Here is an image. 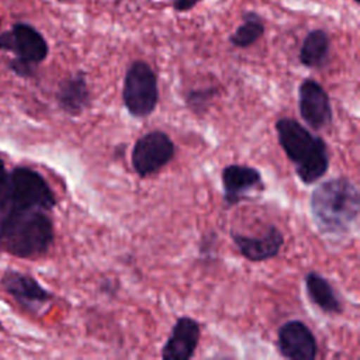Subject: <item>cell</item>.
Here are the masks:
<instances>
[{"mask_svg":"<svg viewBox=\"0 0 360 360\" xmlns=\"http://www.w3.org/2000/svg\"><path fill=\"white\" fill-rule=\"evenodd\" d=\"M122 104L134 118L149 117L159 103L158 76L145 60H134L124 76Z\"/></svg>","mask_w":360,"mask_h":360,"instance_id":"cell-5","label":"cell"},{"mask_svg":"<svg viewBox=\"0 0 360 360\" xmlns=\"http://www.w3.org/2000/svg\"><path fill=\"white\" fill-rule=\"evenodd\" d=\"M1 284L20 305L31 312H39L53 298L52 292L44 288L34 277L15 270L6 271Z\"/></svg>","mask_w":360,"mask_h":360,"instance_id":"cell-10","label":"cell"},{"mask_svg":"<svg viewBox=\"0 0 360 360\" xmlns=\"http://www.w3.org/2000/svg\"><path fill=\"white\" fill-rule=\"evenodd\" d=\"M90 89L83 72H76L65 77L58 86L56 103L68 115L77 117L83 114V111L90 105Z\"/></svg>","mask_w":360,"mask_h":360,"instance_id":"cell-13","label":"cell"},{"mask_svg":"<svg viewBox=\"0 0 360 360\" xmlns=\"http://www.w3.org/2000/svg\"><path fill=\"white\" fill-rule=\"evenodd\" d=\"M0 49L15 55L10 62V69L21 77L32 76L49 52L42 34L25 22H17L11 30L0 34Z\"/></svg>","mask_w":360,"mask_h":360,"instance_id":"cell-4","label":"cell"},{"mask_svg":"<svg viewBox=\"0 0 360 360\" xmlns=\"http://www.w3.org/2000/svg\"><path fill=\"white\" fill-rule=\"evenodd\" d=\"M264 34L263 18L255 13L248 11L243 14L242 24L229 37V44L235 48H249L256 44Z\"/></svg>","mask_w":360,"mask_h":360,"instance_id":"cell-16","label":"cell"},{"mask_svg":"<svg viewBox=\"0 0 360 360\" xmlns=\"http://www.w3.org/2000/svg\"><path fill=\"white\" fill-rule=\"evenodd\" d=\"M359 1H360V0H354V3H359Z\"/></svg>","mask_w":360,"mask_h":360,"instance_id":"cell-20","label":"cell"},{"mask_svg":"<svg viewBox=\"0 0 360 360\" xmlns=\"http://www.w3.org/2000/svg\"><path fill=\"white\" fill-rule=\"evenodd\" d=\"M6 174H7V172H6V167H4V162L0 158V183L4 180Z\"/></svg>","mask_w":360,"mask_h":360,"instance_id":"cell-19","label":"cell"},{"mask_svg":"<svg viewBox=\"0 0 360 360\" xmlns=\"http://www.w3.org/2000/svg\"><path fill=\"white\" fill-rule=\"evenodd\" d=\"M224 202L226 207L239 204L253 190L263 188L260 170L248 165H228L221 172Z\"/></svg>","mask_w":360,"mask_h":360,"instance_id":"cell-11","label":"cell"},{"mask_svg":"<svg viewBox=\"0 0 360 360\" xmlns=\"http://www.w3.org/2000/svg\"><path fill=\"white\" fill-rule=\"evenodd\" d=\"M231 239L238 252L249 262L270 260L280 253L284 245L283 232L273 224L266 225V228L257 235L231 231Z\"/></svg>","mask_w":360,"mask_h":360,"instance_id":"cell-9","label":"cell"},{"mask_svg":"<svg viewBox=\"0 0 360 360\" xmlns=\"http://www.w3.org/2000/svg\"><path fill=\"white\" fill-rule=\"evenodd\" d=\"M309 301L323 314L339 315L343 311L342 300L330 281L316 271H308L304 278Z\"/></svg>","mask_w":360,"mask_h":360,"instance_id":"cell-14","label":"cell"},{"mask_svg":"<svg viewBox=\"0 0 360 360\" xmlns=\"http://www.w3.org/2000/svg\"><path fill=\"white\" fill-rule=\"evenodd\" d=\"M309 210L322 235L328 238L346 236L359 219V188L347 177L328 179L314 188Z\"/></svg>","mask_w":360,"mask_h":360,"instance_id":"cell-2","label":"cell"},{"mask_svg":"<svg viewBox=\"0 0 360 360\" xmlns=\"http://www.w3.org/2000/svg\"><path fill=\"white\" fill-rule=\"evenodd\" d=\"M298 110L302 121L314 131L326 128L333 118L328 91L315 79H304L298 86Z\"/></svg>","mask_w":360,"mask_h":360,"instance_id":"cell-7","label":"cell"},{"mask_svg":"<svg viewBox=\"0 0 360 360\" xmlns=\"http://www.w3.org/2000/svg\"><path fill=\"white\" fill-rule=\"evenodd\" d=\"M277 141L302 184H315L329 170V149L323 138L290 117L276 121Z\"/></svg>","mask_w":360,"mask_h":360,"instance_id":"cell-3","label":"cell"},{"mask_svg":"<svg viewBox=\"0 0 360 360\" xmlns=\"http://www.w3.org/2000/svg\"><path fill=\"white\" fill-rule=\"evenodd\" d=\"M176 155L173 139L160 129H153L139 136L131 152V165L139 177H148L160 172Z\"/></svg>","mask_w":360,"mask_h":360,"instance_id":"cell-6","label":"cell"},{"mask_svg":"<svg viewBox=\"0 0 360 360\" xmlns=\"http://www.w3.org/2000/svg\"><path fill=\"white\" fill-rule=\"evenodd\" d=\"M277 350L288 360H314L318 356V342L309 326L291 319L284 322L277 330Z\"/></svg>","mask_w":360,"mask_h":360,"instance_id":"cell-8","label":"cell"},{"mask_svg":"<svg viewBox=\"0 0 360 360\" xmlns=\"http://www.w3.org/2000/svg\"><path fill=\"white\" fill-rule=\"evenodd\" d=\"M330 53V39L326 31L321 28L311 30L300 48V62L308 69H321L326 66Z\"/></svg>","mask_w":360,"mask_h":360,"instance_id":"cell-15","label":"cell"},{"mask_svg":"<svg viewBox=\"0 0 360 360\" xmlns=\"http://www.w3.org/2000/svg\"><path fill=\"white\" fill-rule=\"evenodd\" d=\"M53 238L48 211L20 200L4 177L0 183V248L17 257L35 259L49 250Z\"/></svg>","mask_w":360,"mask_h":360,"instance_id":"cell-1","label":"cell"},{"mask_svg":"<svg viewBox=\"0 0 360 360\" xmlns=\"http://www.w3.org/2000/svg\"><path fill=\"white\" fill-rule=\"evenodd\" d=\"M200 336L201 326L194 318H177L169 338L162 347L160 357L163 360H188L194 357Z\"/></svg>","mask_w":360,"mask_h":360,"instance_id":"cell-12","label":"cell"},{"mask_svg":"<svg viewBox=\"0 0 360 360\" xmlns=\"http://www.w3.org/2000/svg\"><path fill=\"white\" fill-rule=\"evenodd\" d=\"M218 94H219V90L214 86L190 89L184 96V101L190 111H193L194 114H202L210 108V105L212 104L214 98Z\"/></svg>","mask_w":360,"mask_h":360,"instance_id":"cell-17","label":"cell"},{"mask_svg":"<svg viewBox=\"0 0 360 360\" xmlns=\"http://www.w3.org/2000/svg\"><path fill=\"white\" fill-rule=\"evenodd\" d=\"M201 0H174L173 7L176 11H188Z\"/></svg>","mask_w":360,"mask_h":360,"instance_id":"cell-18","label":"cell"}]
</instances>
